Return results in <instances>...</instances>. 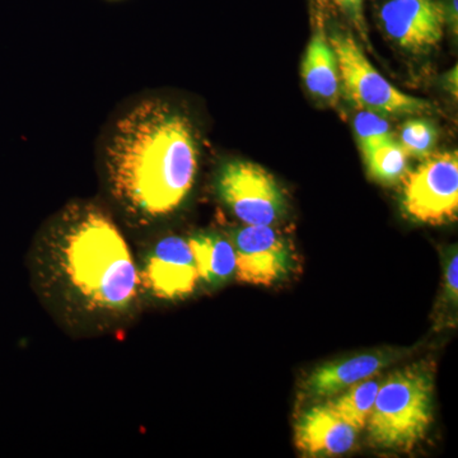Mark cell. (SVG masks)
<instances>
[{
    "mask_svg": "<svg viewBox=\"0 0 458 458\" xmlns=\"http://www.w3.org/2000/svg\"><path fill=\"white\" fill-rule=\"evenodd\" d=\"M198 167L191 123L162 99H144L120 117L107 143L114 197L141 222L179 209L194 186Z\"/></svg>",
    "mask_w": 458,
    "mask_h": 458,
    "instance_id": "cell-1",
    "label": "cell"
},
{
    "mask_svg": "<svg viewBox=\"0 0 458 458\" xmlns=\"http://www.w3.org/2000/svg\"><path fill=\"white\" fill-rule=\"evenodd\" d=\"M53 258L60 278L87 310L125 311L137 300L140 276L125 238L93 207H74L57 222Z\"/></svg>",
    "mask_w": 458,
    "mask_h": 458,
    "instance_id": "cell-2",
    "label": "cell"
},
{
    "mask_svg": "<svg viewBox=\"0 0 458 458\" xmlns=\"http://www.w3.org/2000/svg\"><path fill=\"white\" fill-rule=\"evenodd\" d=\"M434 379L426 363L397 370L379 385L369 419L379 447L410 451L426 437L433 419Z\"/></svg>",
    "mask_w": 458,
    "mask_h": 458,
    "instance_id": "cell-3",
    "label": "cell"
},
{
    "mask_svg": "<svg viewBox=\"0 0 458 458\" xmlns=\"http://www.w3.org/2000/svg\"><path fill=\"white\" fill-rule=\"evenodd\" d=\"M328 41L336 55L344 92L360 110L382 116H405L432 110L430 102L410 96L388 82L349 33L334 32Z\"/></svg>",
    "mask_w": 458,
    "mask_h": 458,
    "instance_id": "cell-4",
    "label": "cell"
},
{
    "mask_svg": "<svg viewBox=\"0 0 458 458\" xmlns=\"http://www.w3.org/2000/svg\"><path fill=\"white\" fill-rule=\"evenodd\" d=\"M403 207L414 221L443 225L458 214L457 152L438 153L408 172L403 179Z\"/></svg>",
    "mask_w": 458,
    "mask_h": 458,
    "instance_id": "cell-5",
    "label": "cell"
},
{
    "mask_svg": "<svg viewBox=\"0 0 458 458\" xmlns=\"http://www.w3.org/2000/svg\"><path fill=\"white\" fill-rule=\"evenodd\" d=\"M216 188L232 213L247 225H273L285 212L278 182L254 162L236 159L223 165Z\"/></svg>",
    "mask_w": 458,
    "mask_h": 458,
    "instance_id": "cell-6",
    "label": "cell"
},
{
    "mask_svg": "<svg viewBox=\"0 0 458 458\" xmlns=\"http://www.w3.org/2000/svg\"><path fill=\"white\" fill-rule=\"evenodd\" d=\"M236 278L252 285H271L284 278L293 258L288 241L271 225H245L232 234Z\"/></svg>",
    "mask_w": 458,
    "mask_h": 458,
    "instance_id": "cell-7",
    "label": "cell"
},
{
    "mask_svg": "<svg viewBox=\"0 0 458 458\" xmlns=\"http://www.w3.org/2000/svg\"><path fill=\"white\" fill-rule=\"evenodd\" d=\"M140 276L141 286L165 301L188 297L200 279L189 242L179 236L159 241L148 252Z\"/></svg>",
    "mask_w": 458,
    "mask_h": 458,
    "instance_id": "cell-8",
    "label": "cell"
},
{
    "mask_svg": "<svg viewBox=\"0 0 458 458\" xmlns=\"http://www.w3.org/2000/svg\"><path fill=\"white\" fill-rule=\"evenodd\" d=\"M391 40L411 53H424L441 42L445 7L439 0H388L379 12Z\"/></svg>",
    "mask_w": 458,
    "mask_h": 458,
    "instance_id": "cell-9",
    "label": "cell"
},
{
    "mask_svg": "<svg viewBox=\"0 0 458 458\" xmlns=\"http://www.w3.org/2000/svg\"><path fill=\"white\" fill-rule=\"evenodd\" d=\"M357 430L334 414L327 405H315L295 424V443L311 456H339L352 450Z\"/></svg>",
    "mask_w": 458,
    "mask_h": 458,
    "instance_id": "cell-10",
    "label": "cell"
},
{
    "mask_svg": "<svg viewBox=\"0 0 458 458\" xmlns=\"http://www.w3.org/2000/svg\"><path fill=\"white\" fill-rule=\"evenodd\" d=\"M394 358V352H381L354 355L346 360L324 364L313 370L311 376L307 378L304 385L306 393L315 399L336 394L381 372L393 363Z\"/></svg>",
    "mask_w": 458,
    "mask_h": 458,
    "instance_id": "cell-11",
    "label": "cell"
},
{
    "mask_svg": "<svg viewBox=\"0 0 458 458\" xmlns=\"http://www.w3.org/2000/svg\"><path fill=\"white\" fill-rule=\"evenodd\" d=\"M301 71L304 84L313 98L335 106L342 92V81L335 53L322 25H318L313 33Z\"/></svg>",
    "mask_w": 458,
    "mask_h": 458,
    "instance_id": "cell-12",
    "label": "cell"
},
{
    "mask_svg": "<svg viewBox=\"0 0 458 458\" xmlns=\"http://www.w3.org/2000/svg\"><path fill=\"white\" fill-rule=\"evenodd\" d=\"M199 278L210 285L227 282L236 273V254L231 241L216 233L195 234L188 241Z\"/></svg>",
    "mask_w": 458,
    "mask_h": 458,
    "instance_id": "cell-13",
    "label": "cell"
},
{
    "mask_svg": "<svg viewBox=\"0 0 458 458\" xmlns=\"http://www.w3.org/2000/svg\"><path fill=\"white\" fill-rule=\"evenodd\" d=\"M378 388L379 382L369 378L351 386L336 399L327 400L325 405L360 432L369 423Z\"/></svg>",
    "mask_w": 458,
    "mask_h": 458,
    "instance_id": "cell-14",
    "label": "cell"
},
{
    "mask_svg": "<svg viewBox=\"0 0 458 458\" xmlns=\"http://www.w3.org/2000/svg\"><path fill=\"white\" fill-rule=\"evenodd\" d=\"M410 156L396 140L386 141L363 156L370 177L384 185L393 186L405 179Z\"/></svg>",
    "mask_w": 458,
    "mask_h": 458,
    "instance_id": "cell-15",
    "label": "cell"
},
{
    "mask_svg": "<svg viewBox=\"0 0 458 458\" xmlns=\"http://www.w3.org/2000/svg\"><path fill=\"white\" fill-rule=\"evenodd\" d=\"M438 141V131L427 119H411L403 123L400 131L401 146L410 157L427 158L432 155Z\"/></svg>",
    "mask_w": 458,
    "mask_h": 458,
    "instance_id": "cell-16",
    "label": "cell"
},
{
    "mask_svg": "<svg viewBox=\"0 0 458 458\" xmlns=\"http://www.w3.org/2000/svg\"><path fill=\"white\" fill-rule=\"evenodd\" d=\"M354 131L361 156H366L386 141L394 140L387 120L382 114L372 111L360 110L357 114L354 119Z\"/></svg>",
    "mask_w": 458,
    "mask_h": 458,
    "instance_id": "cell-17",
    "label": "cell"
},
{
    "mask_svg": "<svg viewBox=\"0 0 458 458\" xmlns=\"http://www.w3.org/2000/svg\"><path fill=\"white\" fill-rule=\"evenodd\" d=\"M337 8L342 9L346 14L358 31L366 38V21H364L363 7L366 0H331Z\"/></svg>",
    "mask_w": 458,
    "mask_h": 458,
    "instance_id": "cell-18",
    "label": "cell"
},
{
    "mask_svg": "<svg viewBox=\"0 0 458 458\" xmlns=\"http://www.w3.org/2000/svg\"><path fill=\"white\" fill-rule=\"evenodd\" d=\"M445 297L450 300L452 304H454V307L457 306L458 300V256L456 249L452 250L450 252V256L447 258V261H445Z\"/></svg>",
    "mask_w": 458,
    "mask_h": 458,
    "instance_id": "cell-19",
    "label": "cell"
},
{
    "mask_svg": "<svg viewBox=\"0 0 458 458\" xmlns=\"http://www.w3.org/2000/svg\"><path fill=\"white\" fill-rule=\"evenodd\" d=\"M445 18L450 21L454 33H457V0H450V4L445 8Z\"/></svg>",
    "mask_w": 458,
    "mask_h": 458,
    "instance_id": "cell-20",
    "label": "cell"
},
{
    "mask_svg": "<svg viewBox=\"0 0 458 458\" xmlns=\"http://www.w3.org/2000/svg\"><path fill=\"white\" fill-rule=\"evenodd\" d=\"M445 84H448V87H450L451 93H454V96H457V66H454V71H452L451 73L447 75Z\"/></svg>",
    "mask_w": 458,
    "mask_h": 458,
    "instance_id": "cell-21",
    "label": "cell"
},
{
    "mask_svg": "<svg viewBox=\"0 0 458 458\" xmlns=\"http://www.w3.org/2000/svg\"><path fill=\"white\" fill-rule=\"evenodd\" d=\"M111 2H119V0H111Z\"/></svg>",
    "mask_w": 458,
    "mask_h": 458,
    "instance_id": "cell-22",
    "label": "cell"
}]
</instances>
